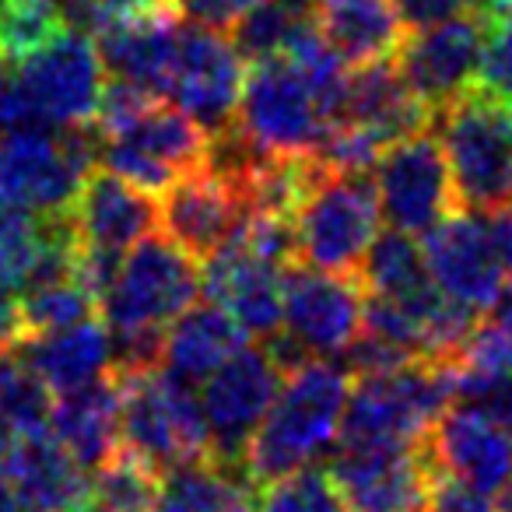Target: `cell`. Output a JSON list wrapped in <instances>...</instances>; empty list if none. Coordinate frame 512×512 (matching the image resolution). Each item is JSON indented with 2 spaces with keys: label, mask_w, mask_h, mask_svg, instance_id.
<instances>
[{
  "label": "cell",
  "mask_w": 512,
  "mask_h": 512,
  "mask_svg": "<svg viewBox=\"0 0 512 512\" xmlns=\"http://www.w3.org/2000/svg\"><path fill=\"white\" fill-rule=\"evenodd\" d=\"M425 271L435 292L474 313H488L505 292V274L495 260L488 225L477 211L449 214L446 221L425 232L421 242Z\"/></svg>",
  "instance_id": "cell-16"
},
{
  "label": "cell",
  "mask_w": 512,
  "mask_h": 512,
  "mask_svg": "<svg viewBox=\"0 0 512 512\" xmlns=\"http://www.w3.org/2000/svg\"><path fill=\"white\" fill-rule=\"evenodd\" d=\"M474 407L488 411L491 418L498 421V428H502V432L512 439V376L495 379V383H491L488 390L474 400Z\"/></svg>",
  "instance_id": "cell-42"
},
{
  "label": "cell",
  "mask_w": 512,
  "mask_h": 512,
  "mask_svg": "<svg viewBox=\"0 0 512 512\" xmlns=\"http://www.w3.org/2000/svg\"><path fill=\"white\" fill-rule=\"evenodd\" d=\"M0 512H32L29 505L18 498V491L4 481V477H0Z\"/></svg>",
  "instance_id": "cell-46"
},
{
  "label": "cell",
  "mask_w": 512,
  "mask_h": 512,
  "mask_svg": "<svg viewBox=\"0 0 512 512\" xmlns=\"http://www.w3.org/2000/svg\"><path fill=\"white\" fill-rule=\"evenodd\" d=\"M95 123V158L148 193H165L207 162L211 134L144 88L109 81Z\"/></svg>",
  "instance_id": "cell-1"
},
{
  "label": "cell",
  "mask_w": 512,
  "mask_h": 512,
  "mask_svg": "<svg viewBox=\"0 0 512 512\" xmlns=\"http://www.w3.org/2000/svg\"><path fill=\"white\" fill-rule=\"evenodd\" d=\"M200 295L197 256L169 235H144L116 264L99 295V316L109 334H165Z\"/></svg>",
  "instance_id": "cell-4"
},
{
  "label": "cell",
  "mask_w": 512,
  "mask_h": 512,
  "mask_svg": "<svg viewBox=\"0 0 512 512\" xmlns=\"http://www.w3.org/2000/svg\"><path fill=\"white\" fill-rule=\"evenodd\" d=\"M481 67H477V92L495 95L512 106V0H498L481 15Z\"/></svg>",
  "instance_id": "cell-37"
},
{
  "label": "cell",
  "mask_w": 512,
  "mask_h": 512,
  "mask_svg": "<svg viewBox=\"0 0 512 512\" xmlns=\"http://www.w3.org/2000/svg\"><path fill=\"white\" fill-rule=\"evenodd\" d=\"M334 123L306 71L292 57H271L256 60L242 81L232 130L264 155L309 158Z\"/></svg>",
  "instance_id": "cell-6"
},
{
  "label": "cell",
  "mask_w": 512,
  "mask_h": 512,
  "mask_svg": "<svg viewBox=\"0 0 512 512\" xmlns=\"http://www.w3.org/2000/svg\"><path fill=\"white\" fill-rule=\"evenodd\" d=\"M22 334V323H18V295L11 285L0 281V348H11Z\"/></svg>",
  "instance_id": "cell-43"
},
{
  "label": "cell",
  "mask_w": 512,
  "mask_h": 512,
  "mask_svg": "<svg viewBox=\"0 0 512 512\" xmlns=\"http://www.w3.org/2000/svg\"><path fill=\"white\" fill-rule=\"evenodd\" d=\"M29 439V435H22L15 425H11L8 418H0V477H8L11 470V460H15L18 446Z\"/></svg>",
  "instance_id": "cell-45"
},
{
  "label": "cell",
  "mask_w": 512,
  "mask_h": 512,
  "mask_svg": "<svg viewBox=\"0 0 512 512\" xmlns=\"http://www.w3.org/2000/svg\"><path fill=\"white\" fill-rule=\"evenodd\" d=\"M432 474L425 446L337 449L330 456V477L355 512H421Z\"/></svg>",
  "instance_id": "cell-17"
},
{
  "label": "cell",
  "mask_w": 512,
  "mask_h": 512,
  "mask_svg": "<svg viewBox=\"0 0 512 512\" xmlns=\"http://www.w3.org/2000/svg\"><path fill=\"white\" fill-rule=\"evenodd\" d=\"M4 481L18 491L32 512H71L74 505L88 502V470L57 442L46 428L18 446L11 470Z\"/></svg>",
  "instance_id": "cell-28"
},
{
  "label": "cell",
  "mask_w": 512,
  "mask_h": 512,
  "mask_svg": "<svg viewBox=\"0 0 512 512\" xmlns=\"http://www.w3.org/2000/svg\"><path fill=\"white\" fill-rule=\"evenodd\" d=\"M281 379L285 369L271 355V348L264 341H246L197 386L214 460L242 463V449L264 421Z\"/></svg>",
  "instance_id": "cell-12"
},
{
  "label": "cell",
  "mask_w": 512,
  "mask_h": 512,
  "mask_svg": "<svg viewBox=\"0 0 512 512\" xmlns=\"http://www.w3.org/2000/svg\"><path fill=\"white\" fill-rule=\"evenodd\" d=\"M316 29L351 67L393 57L407 36L393 0H316Z\"/></svg>",
  "instance_id": "cell-27"
},
{
  "label": "cell",
  "mask_w": 512,
  "mask_h": 512,
  "mask_svg": "<svg viewBox=\"0 0 512 512\" xmlns=\"http://www.w3.org/2000/svg\"><path fill=\"white\" fill-rule=\"evenodd\" d=\"M495 505H498V512H512V484L495 498Z\"/></svg>",
  "instance_id": "cell-47"
},
{
  "label": "cell",
  "mask_w": 512,
  "mask_h": 512,
  "mask_svg": "<svg viewBox=\"0 0 512 512\" xmlns=\"http://www.w3.org/2000/svg\"><path fill=\"white\" fill-rule=\"evenodd\" d=\"M439 144L463 211L512 204V106L495 95L467 92L435 109Z\"/></svg>",
  "instance_id": "cell-5"
},
{
  "label": "cell",
  "mask_w": 512,
  "mask_h": 512,
  "mask_svg": "<svg viewBox=\"0 0 512 512\" xmlns=\"http://www.w3.org/2000/svg\"><path fill=\"white\" fill-rule=\"evenodd\" d=\"M404 18V25L421 29V25L446 22L456 15H484L488 8H495L498 0H393Z\"/></svg>",
  "instance_id": "cell-39"
},
{
  "label": "cell",
  "mask_w": 512,
  "mask_h": 512,
  "mask_svg": "<svg viewBox=\"0 0 512 512\" xmlns=\"http://www.w3.org/2000/svg\"><path fill=\"white\" fill-rule=\"evenodd\" d=\"M11 348L57 397L113 376V337L99 320L46 334H22Z\"/></svg>",
  "instance_id": "cell-22"
},
{
  "label": "cell",
  "mask_w": 512,
  "mask_h": 512,
  "mask_svg": "<svg viewBox=\"0 0 512 512\" xmlns=\"http://www.w3.org/2000/svg\"><path fill=\"white\" fill-rule=\"evenodd\" d=\"M421 512H498V505H495V498L484 495V491H477V488H470V484L435 470L432 484H428V495H425V509Z\"/></svg>",
  "instance_id": "cell-38"
},
{
  "label": "cell",
  "mask_w": 512,
  "mask_h": 512,
  "mask_svg": "<svg viewBox=\"0 0 512 512\" xmlns=\"http://www.w3.org/2000/svg\"><path fill=\"white\" fill-rule=\"evenodd\" d=\"M358 274L365 278L372 295H414L432 285L421 246L414 242V235L397 232V228L372 239Z\"/></svg>",
  "instance_id": "cell-32"
},
{
  "label": "cell",
  "mask_w": 512,
  "mask_h": 512,
  "mask_svg": "<svg viewBox=\"0 0 512 512\" xmlns=\"http://www.w3.org/2000/svg\"><path fill=\"white\" fill-rule=\"evenodd\" d=\"M481 15H456L446 22L421 25L397 46V71L428 113L474 92L481 67Z\"/></svg>",
  "instance_id": "cell-15"
},
{
  "label": "cell",
  "mask_w": 512,
  "mask_h": 512,
  "mask_svg": "<svg viewBox=\"0 0 512 512\" xmlns=\"http://www.w3.org/2000/svg\"><path fill=\"white\" fill-rule=\"evenodd\" d=\"M239 344H246V334L225 309L214 302H193L165 327L158 369L197 390Z\"/></svg>",
  "instance_id": "cell-25"
},
{
  "label": "cell",
  "mask_w": 512,
  "mask_h": 512,
  "mask_svg": "<svg viewBox=\"0 0 512 512\" xmlns=\"http://www.w3.org/2000/svg\"><path fill=\"white\" fill-rule=\"evenodd\" d=\"M488 214L491 218L484 221V225H488L491 249H495V260H498V267H502L505 281H512V204H502Z\"/></svg>",
  "instance_id": "cell-41"
},
{
  "label": "cell",
  "mask_w": 512,
  "mask_h": 512,
  "mask_svg": "<svg viewBox=\"0 0 512 512\" xmlns=\"http://www.w3.org/2000/svg\"><path fill=\"white\" fill-rule=\"evenodd\" d=\"M50 432L81 463L95 470L120 453V383L106 376L74 393H60L50 407Z\"/></svg>",
  "instance_id": "cell-26"
},
{
  "label": "cell",
  "mask_w": 512,
  "mask_h": 512,
  "mask_svg": "<svg viewBox=\"0 0 512 512\" xmlns=\"http://www.w3.org/2000/svg\"><path fill=\"white\" fill-rule=\"evenodd\" d=\"M449 404H456L453 358H414L383 372H365L348 390L337 449L425 446Z\"/></svg>",
  "instance_id": "cell-3"
},
{
  "label": "cell",
  "mask_w": 512,
  "mask_h": 512,
  "mask_svg": "<svg viewBox=\"0 0 512 512\" xmlns=\"http://www.w3.org/2000/svg\"><path fill=\"white\" fill-rule=\"evenodd\" d=\"M365 295L351 274L288 264L281 274V330L264 341L281 369L306 358H341L362 330Z\"/></svg>",
  "instance_id": "cell-7"
},
{
  "label": "cell",
  "mask_w": 512,
  "mask_h": 512,
  "mask_svg": "<svg viewBox=\"0 0 512 512\" xmlns=\"http://www.w3.org/2000/svg\"><path fill=\"white\" fill-rule=\"evenodd\" d=\"M4 81H8V71H4V64H0V92H4Z\"/></svg>",
  "instance_id": "cell-49"
},
{
  "label": "cell",
  "mask_w": 512,
  "mask_h": 512,
  "mask_svg": "<svg viewBox=\"0 0 512 512\" xmlns=\"http://www.w3.org/2000/svg\"><path fill=\"white\" fill-rule=\"evenodd\" d=\"M67 218L78 253L120 260L134 242L158 228V200L155 193L127 183L109 169L88 172Z\"/></svg>",
  "instance_id": "cell-19"
},
{
  "label": "cell",
  "mask_w": 512,
  "mask_h": 512,
  "mask_svg": "<svg viewBox=\"0 0 512 512\" xmlns=\"http://www.w3.org/2000/svg\"><path fill=\"white\" fill-rule=\"evenodd\" d=\"M281 274L285 267L256 256L239 239H228L207 256L200 271V292L221 306L246 337L271 341L281 330Z\"/></svg>",
  "instance_id": "cell-20"
},
{
  "label": "cell",
  "mask_w": 512,
  "mask_h": 512,
  "mask_svg": "<svg viewBox=\"0 0 512 512\" xmlns=\"http://www.w3.org/2000/svg\"><path fill=\"white\" fill-rule=\"evenodd\" d=\"M246 218L239 190L211 169H197L165 190V204H158V225L172 242L197 260H207L221 249Z\"/></svg>",
  "instance_id": "cell-21"
},
{
  "label": "cell",
  "mask_w": 512,
  "mask_h": 512,
  "mask_svg": "<svg viewBox=\"0 0 512 512\" xmlns=\"http://www.w3.org/2000/svg\"><path fill=\"white\" fill-rule=\"evenodd\" d=\"M425 453L439 474L456 477L491 498L512 484V439L474 404H449L428 432Z\"/></svg>",
  "instance_id": "cell-18"
},
{
  "label": "cell",
  "mask_w": 512,
  "mask_h": 512,
  "mask_svg": "<svg viewBox=\"0 0 512 512\" xmlns=\"http://www.w3.org/2000/svg\"><path fill=\"white\" fill-rule=\"evenodd\" d=\"M95 165L85 127L0 130V200L32 214H67Z\"/></svg>",
  "instance_id": "cell-10"
},
{
  "label": "cell",
  "mask_w": 512,
  "mask_h": 512,
  "mask_svg": "<svg viewBox=\"0 0 512 512\" xmlns=\"http://www.w3.org/2000/svg\"><path fill=\"white\" fill-rule=\"evenodd\" d=\"M260 512H348L341 488L334 484L330 470L302 467L292 470L285 477H274V481L260 484Z\"/></svg>",
  "instance_id": "cell-36"
},
{
  "label": "cell",
  "mask_w": 512,
  "mask_h": 512,
  "mask_svg": "<svg viewBox=\"0 0 512 512\" xmlns=\"http://www.w3.org/2000/svg\"><path fill=\"white\" fill-rule=\"evenodd\" d=\"M348 390L351 372L334 358H306L285 369L264 421L242 449V467L256 488L334 453Z\"/></svg>",
  "instance_id": "cell-2"
},
{
  "label": "cell",
  "mask_w": 512,
  "mask_h": 512,
  "mask_svg": "<svg viewBox=\"0 0 512 512\" xmlns=\"http://www.w3.org/2000/svg\"><path fill=\"white\" fill-rule=\"evenodd\" d=\"M53 393L18 358L15 348H0V418H8L22 435L50 428Z\"/></svg>",
  "instance_id": "cell-34"
},
{
  "label": "cell",
  "mask_w": 512,
  "mask_h": 512,
  "mask_svg": "<svg viewBox=\"0 0 512 512\" xmlns=\"http://www.w3.org/2000/svg\"><path fill=\"white\" fill-rule=\"evenodd\" d=\"M176 11H151V15L109 18L95 32V50L106 74L123 85L144 88L158 95L165 92V74L176 50Z\"/></svg>",
  "instance_id": "cell-23"
},
{
  "label": "cell",
  "mask_w": 512,
  "mask_h": 512,
  "mask_svg": "<svg viewBox=\"0 0 512 512\" xmlns=\"http://www.w3.org/2000/svg\"><path fill=\"white\" fill-rule=\"evenodd\" d=\"M106 18H130V15H151V11H169V0H99Z\"/></svg>",
  "instance_id": "cell-44"
},
{
  "label": "cell",
  "mask_w": 512,
  "mask_h": 512,
  "mask_svg": "<svg viewBox=\"0 0 512 512\" xmlns=\"http://www.w3.org/2000/svg\"><path fill=\"white\" fill-rule=\"evenodd\" d=\"M242 81H246V67L239 50L218 29L179 22L162 99H169L179 113L214 137L235 123Z\"/></svg>",
  "instance_id": "cell-13"
},
{
  "label": "cell",
  "mask_w": 512,
  "mask_h": 512,
  "mask_svg": "<svg viewBox=\"0 0 512 512\" xmlns=\"http://www.w3.org/2000/svg\"><path fill=\"white\" fill-rule=\"evenodd\" d=\"M337 123H355V127L369 130L379 144H393L400 137L425 130L432 123V113L404 85L397 64L376 60V64H362L355 74H348Z\"/></svg>",
  "instance_id": "cell-24"
},
{
  "label": "cell",
  "mask_w": 512,
  "mask_h": 512,
  "mask_svg": "<svg viewBox=\"0 0 512 512\" xmlns=\"http://www.w3.org/2000/svg\"><path fill=\"white\" fill-rule=\"evenodd\" d=\"M232 46L242 60L288 57L299 43L316 36V0H256L232 25Z\"/></svg>",
  "instance_id": "cell-30"
},
{
  "label": "cell",
  "mask_w": 512,
  "mask_h": 512,
  "mask_svg": "<svg viewBox=\"0 0 512 512\" xmlns=\"http://www.w3.org/2000/svg\"><path fill=\"white\" fill-rule=\"evenodd\" d=\"M15 67V81L39 127L74 130L95 120L106 92V67L92 36L64 29Z\"/></svg>",
  "instance_id": "cell-11"
},
{
  "label": "cell",
  "mask_w": 512,
  "mask_h": 512,
  "mask_svg": "<svg viewBox=\"0 0 512 512\" xmlns=\"http://www.w3.org/2000/svg\"><path fill=\"white\" fill-rule=\"evenodd\" d=\"M95 316H99V295L81 278L78 267L57 274V278H46V281H36V285L22 288V299H18L22 334L64 330V327H74V323L95 320Z\"/></svg>",
  "instance_id": "cell-31"
},
{
  "label": "cell",
  "mask_w": 512,
  "mask_h": 512,
  "mask_svg": "<svg viewBox=\"0 0 512 512\" xmlns=\"http://www.w3.org/2000/svg\"><path fill=\"white\" fill-rule=\"evenodd\" d=\"M256 481L242 463L197 456L158 477L155 512H253Z\"/></svg>",
  "instance_id": "cell-29"
},
{
  "label": "cell",
  "mask_w": 512,
  "mask_h": 512,
  "mask_svg": "<svg viewBox=\"0 0 512 512\" xmlns=\"http://www.w3.org/2000/svg\"><path fill=\"white\" fill-rule=\"evenodd\" d=\"M379 200L369 172H320L295 207V249L316 271L355 278L379 235Z\"/></svg>",
  "instance_id": "cell-9"
},
{
  "label": "cell",
  "mask_w": 512,
  "mask_h": 512,
  "mask_svg": "<svg viewBox=\"0 0 512 512\" xmlns=\"http://www.w3.org/2000/svg\"><path fill=\"white\" fill-rule=\"evenodd\" d=\"M88 495L106 512H155L158 470L137 460L127 449H120L102 467H95Z\"/></svg>",
  "instance_id": "cell-33"
},
{
  "label": "cell",
  "mask_w": 512,
  "mask_h": 512,
  "mask_svg": "<svg viewBox=\"0 0 512 512\" xmlns=\"http://www.w3.org/2000/svg\"><path fill=\"white\" fill-rule=\"evenodd\" d=\"M71 512H106V509H99V505L92 502V498H88V502H81V505H74Z\"/></svg>",
  "instance_id": "cell-48"
},
{
  "label": "cell",
  "mask_w": 512,
  "mask_h": 512,
  "mask_svg": "<svg viewBox=\"0 0 512 512\" xmlns=\"http://www.w3.org/2000/svg\"><path fill=\"white\" fill-rule=\"evenodd\" d=\"M60 32V0H0V60L18 64Z\"/></svg>",
  "instance_id": "cell-35"
},
{
  "label": "cell",
  "mask_w": 512,
  "mask_h": 512,
  "mask_svg": "<svg viewBox=\"0 0 512 512\" xmlns=\"http://www.w3.org/2000/svg\"><path fill=\"white\" fill-rule=\"evenodd\" d=\"M372 165H376L372 186H376L379 214L390 228L418 239L453 214V176L439 137L428 130L386 144Z\"/></svg>",
  "instance_id": "cell-14"
},
{
  "label": "cell",
  "mask_w": 512,
  "mask_h": 512,
  "mask_svg": "<svg viewBox=\"0 0 512 512\" xmlns=\"http://www.w3.org/2000/svg\"><path fill=\"white\" fill-rule=\"evenodd\" d=\"M120 383V446L155 467L211 456L204 411L193 386L165 376L162 369L113 372Z\"/></svg>",
  "instance_id": "cell-8"
},
{
  "label": "cell",
  "mask_w": 512,
  "mask_h": 512,
  "mask_svg": "<svg viewBox=\"0 0 512 512\" xmlns=\"http://www.w3.org/2000/svg\"><path fill=\"white\" fill-rule=\"evenodd\" d=\"M172 11L183 15L186 22L207 25V29H232L256 0H169Z\"/></svg>",
  "instance_id": "cell-40"
}]
</instances>
